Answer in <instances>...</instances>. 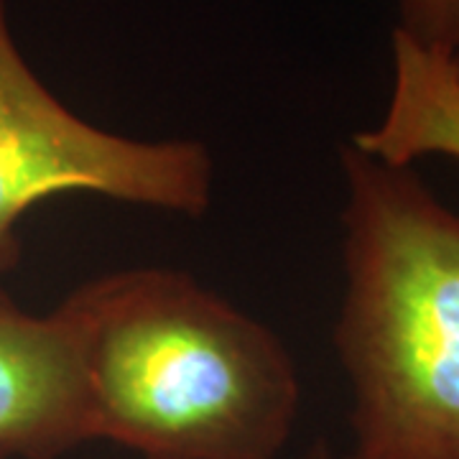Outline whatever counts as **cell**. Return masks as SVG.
Listing matches in <instances>:
<instances>
[{"mask_svg": "<svg viewBox=\"0 0 459 459\" xmlns=\"http://www.w3.org/2000/svg\"><path fill=\"white\" fill-rule=\"evenodd\" d=\"M340 161L350 459H459V212L411 166L352 143Z\"/></svg>", "mask_w": 459, "mask_h": 459, "instance_id": "7a4b0ae2", "label": "cell"}, {"mask_svg": "<svg viewBox=\"0 0 459 459\" xmlns=\"http://www.w3.org/2000/svg\"><path fill=\"white\" fill-rule=\"evenodd\" d=\"M74 334L95 439L143 459H276L299 413L273 329L174 268H126L56 307Z\"/></svg>", "mask_w": 459, "mask_h": 459, "instance_id": "6da1fadb", "label": "cell"}, {"mask_svg": "<svg viewBox=\"0 0 459 459\" xmlns=\"http://www.w3.org/2000/svg\"><path fill=\"white\" fill-rule=\"evenodd\" d=\"M352 146L391 166H411L421 156L459 161V54L421 51L394 36L388 110Z\"/></svg>", "mask_w": 459, "mask_h": 459, "instance_id": "5b68a950", "label": "cell"}, {"mask_svg": "<svg viewBox=\"0 0 459 459\" xmlns=\"http://www.w3.org/2000/svg\"><path fill=\"white\" fill-rule=\"evenodd\" d=\"M394 36L431 54H459V0H398Z\"/></svg>", "mask_w": 459, "mask_h": 459, "instance_id": "8992f818", "label": "cell"}, {"mask_svg": "<svg viewBox=\"0 0 459 459\" xmlns=\"http://www.w3.org/2000/svg\"><path fill=\"white\" fill-rule=\"evenodd\" d=\"M95 439L80 350L59 309L29 314L0 289V459H62Z\"/></svg>", "mask_w": 459, "mask_h": 459, "instance_id": "277c9868", "label": "cell"}, {"mask_svg": "<svg viewBox=\"0 0 459 459\" xmlns=\"http://www.w3.org/2000/svg\"><path fill=\"white\" fill-rule=\"evenodd\" d=\"M304 459H350V455H347V457H337V455H332V452H329L327 444L319 442V444H314L312 449L307 452V457Z\"/></svg>", "mask_w": 459, "mask_h": 459, "instance_id": "52a82bcc", "label": "cell"}, {"mask_svg": "<svg viewBox=\"0 0 459 459\" xmlns=\"http://www.w3.org/2000/svg\"><path fill=\"white\" fill-rule=\"evenodd\" d=\"M212 177L199 141H135L69 110L21 54L0 0V273L21 263L18 225L47 199L87 192L197 217Z\"/></svg>", "mask_w": 459, "mask_h": 459, "instance_id": "3957f363", "label": "cell"}]
</instances>
